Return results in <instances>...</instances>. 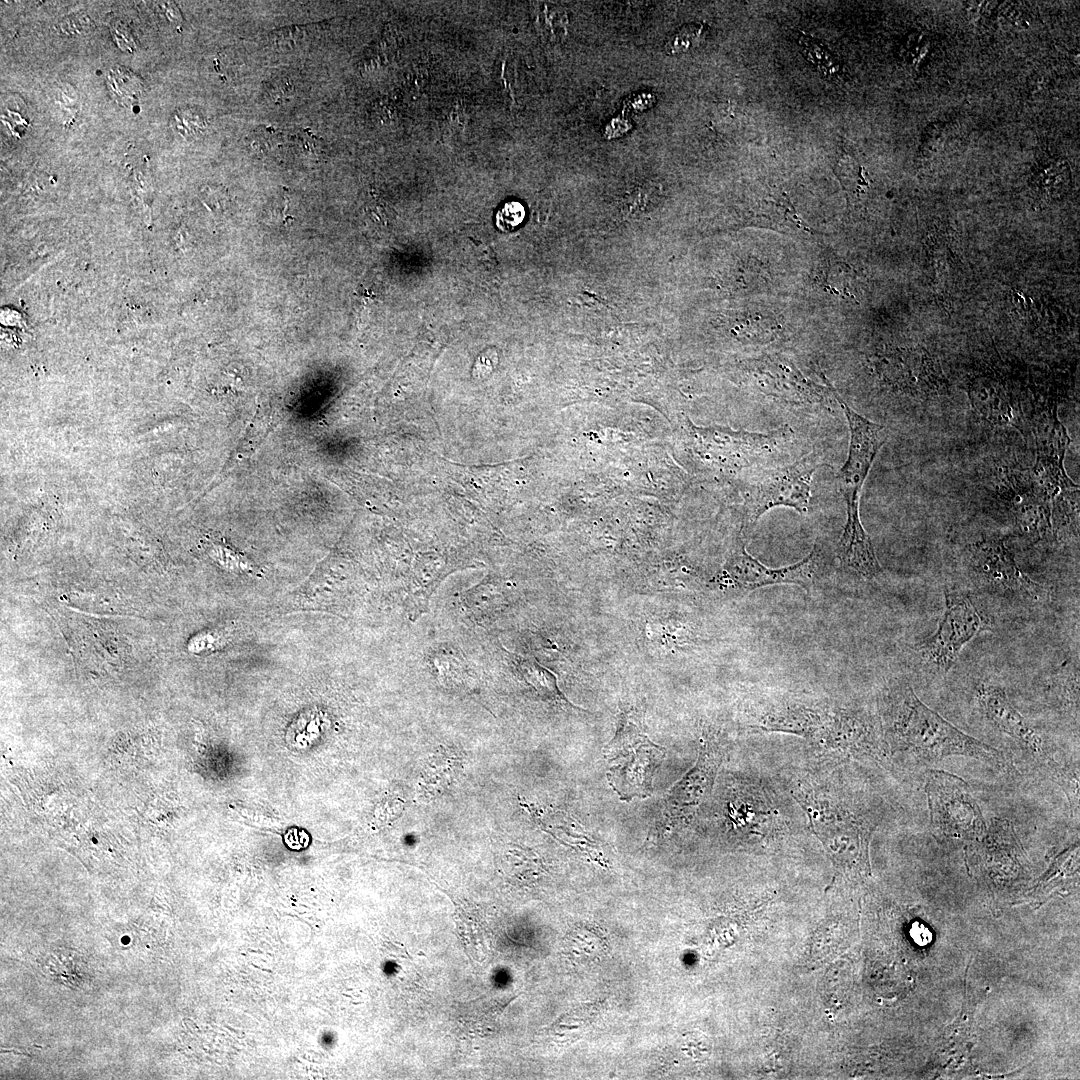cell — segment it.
<instances>
[{"label":"cell","mask_w":1080,"mask_h":1080,"mask_svg":"<svg viewBox=\"0 0 1080 1080\" xmlns=\"http://www.w3.org/2000/svg\"><path fill=\"white\" fill-rule=\"evenodd\" d=\"M1033 433L1036 460L1031 470V481L1051 499L1060 491L1077 488L1064 468L1070 437L1057 415L1056 405H1050L1037 413Z\"/></svg>","instance_id":"10"},{"label":"cell","mask_w":1080,"mask_h":1080,"mask_svg":"<svg viewBox=\"0 0 1080 1080\" xmlns=\"http://www.w3.org/2000/svg\"><path fill=\"white\" fill-rule=\"evenodd\" d=\"M793 797L833 866L844 875L867 874L874 826L840 800L815 790H797Z\"/></svg>","instance_id":"4"},{"label":"cell","mask_w":1080,"mask_h":1080,"mask_svg":"<svg viewBox=\"0 0 1080 1080\" xmlns=\"http://www.w3.org/2000/svg\"><path fill=\"white\" fill-rule=\"evenodd\" d=\"M1051 500L1032 481L1028 489L1016 491L1011 499V510L1014 522L1023 535L1033 541L1053 539Z\"/></svg>","instance_id":"15"},{"label":"cell","mask_w":1080,"mask_h":1080,"mask_svg":"<svg viewBox=\"0 0 1080 1080\" xmlns=\"http://www.w3.org/2000/svg\"><path fill=\"white\" fill-rule=\"evenodd\" d=\"M607 780L619 798L629 802L652 794L656 770L666 757V749L622 713L612 739L604 749Z\"/></svg>","instance_id":"5"},{"label":"cell","mask_w":1080,"mask_h":1080,"mask_svg":"<svg viewBox=\"0 0 1080 1080\" xmlns=\"http://www.w3.org/2000/svg\"><path fill=\"white\" fill-rule=\"evenodd\" d=\"M798 46L807 61L816 67L822 75L831 78L840 70V63L836 56L814 38L800 33Z\"/></svg>","instance_id":"20"},{"label":"cell","mask_w":1080,"mask_h":1080,"mask_svg":"<svg viewBox=\"0 0 1080 1080\" xmlns=\"http://www.w3.org/2000/svg\"><path fill=\"white\" fill-rule=\"evenodd\" d=\"M846 417L849 432L847 458L837 473V486L846 504V523L838 542L844 566L873 578L882 572L871 539L859 515L860 494L877 453L887 440L886 428L857 413L833 391Z\"/></svg>","instance_id":"3"},{"label":"cell","mask_w":1080,"mask_h":1080,"mask_svg":"<svg viewBox=\"0 0 1080 1080\" xmlns=\"http://www.w3.org/2000/svg\"><path fill=\"white\" fill-rule=\"evenodd\" d=\"M823 466L820 455L811 451L791 464L769 467L756 474L747 493V524L755 525L767 511L780 506L806 514L812 478Z\"/></svg>","instance_id":"6"},{"label":"cell","mask_w":1080,"mask_h":1080,"mask_svg":"<svg viewBox=\"0 0 1080 1080\" xmlns=\"http://www.w3.org/2000/svg\"><path fill=\"white\" fill-rule=\"evenodd\" d=\"M973 408L992 424H1012L1015 419L1013 404L1002 386L990 380L977 381L970 390Z\"/></svg>","instance_id":"16"},{"label":"cell","mask_w":1080,"mask_h":1080,"mask_svg":"<svg viewBox=\"0 0 1080 1080\" xmlns=\"http://www.w3.org/2000/svg\"><path fill=\"white\" fill-rule=\"evenodd\" d=\"M881 728L887 746L924 761L966 756L1002 766V753L962 732L930 709L908 684H896L882 699Z\"/></svg>","instance_id":"2"},{"label":"cell","mask_w":1080,"mask_h":1080,"mask_svg":"<svg viewBox=\"0 0 1080 1080\" xmlns=\"http://www.w3.org/2000/svg\"><path fill=\"white\" fill-rule=\"evenodd\" d=\"M750 727L798 735L837 757L880 759L886 754L880 722L864 711L816 700L786 698L767 702L752 712Z\"/></svg>","instance_id":"1"},{"label":"cell","mask_w":1080,"mask_h":1080,"mask_svg":"<svg viewBox=\"0 0 1080 1080\" xmlns=\"http://www.w3.org/2000/svg\"><path fill=\"white\" fill-rule=\"evenodd\" d=\"M544 829L557 837L562 842L577 848L579 851L591 856L593 859H603V848L585 828L568 815H553L546 820L541 819Z\"/></svg>","instance_id":"17"},{"label":"cell","mask_w":1080,"mask_h":1080,"mask_svg":"<svg viewBox=\"0 0 1080 1080\" xmlns=\"http://www.w3.org/2000/svg\"><path fill=\"white\" fill-rule=\"evenodd\" d=\"M989 629L970 598L959 592H945V610L937 629L919 644L924 660L947 672L962 648L979 632Z\"/></svg>","instance_id":"9"},{"label":"cell","mask_w":1080,"mask_h":1080,"mask_svg":"<svg viewBox=\"0 0 1080 1080\" xmlns=\"http://www.w3.org/2000/svg\"><path fill=\"white\" fill-rule=\"evenodd\" d=\"M977 701L986 718L999 730L1054 769L1061 768L1047 752L1042 737L1013 706L1003 688L993 684H983L977 690Z\"/></svg>","instance_id":"14"},{"label":"cell","mask_w":1080,"mask_h":1080,"mask_svg":"<svg viewBox=\"0 0 1080 1080\" xmlns=\"http://www.w3.org/2000/svg\"><path fill=\"white\" fill-rule=\"evenodd\" d=\"M524 217V209L517 202L506 203L497 214V225L503 229L518 225Z\"/></svg>","instance_id":"22"},{"label":"cell","mask_w":1080,"mask_h":1080,"mask_svg":"<svg viewBox=\"0 0 1080 1080\" xmlns=\"http://www.w3.org/2000/svg\"><path fill=\"white\" fill-rule=\"evenodd\" d=\"M934 831L957 840L982 838L987 825L969 785L960 777L941 770L926 773L924 787Z\"/></svg>","instance_id":"7"},{"label":"cell","mask_w":1080,"mask_h":1080,"mask_svg":"<svg viewBox=\"0 0 1080 1080\" xmlns=\"http://www.w3.org/2000/svg\"><path fill=\"white\" fill-rule=\"evenodd\" d=\"M747 372L762 393L786 406L827 407L831 403L827 390L806 379L792 363L781 357L754 359Z\"/></svg>","instance_id":"11"},{"label":"cell","mask_w":1080,"mask_h":1080,"mask_svg":"<svg viewBox=\"0 0 1080 1080\" xmlns=\"http://www.w3.org/2000/svg\"><path fill=\"white\" fill-rule=\"evenodd\" d=\"M516 662L524 679L540 694L571 704L559 691L556 678L551 672L529 659L518 657Z\"/></svg>","instance_id":"19"},{"label":"cell","mask_w":1080,"mask_h":1080,"mask_svg":"<svg viewBox=\"0 0 1080 1080\" xmlns=\"http://www.w3.org/2000/svg\"><path fill=\"white\" fill-rule=\"evenodd\" d=\"M724 757L721 744L705 739L695 764L669 790L651 836L665 837L688 824L712 791Z\"/></svg>","instance_id":"8"},{"label":"cell","mask_w":1080,"mask_h":1080,"mask_svg":"<svg viewBox=\"0 0 1080 1080\" xmlns=\"http://www.w3.org/2000/svg\"><path fill=\"white\" fill-rule=\"evenodd\" d=\"M969 566L983 584L1037 600L1041 587L1017 565L1002 536L983 538L968 548Z\"/></svg>","instance_id":"12"},{"label":"cell","mask_w":1080,"mask_h":1080,"mask_svg":"<svg viewBox=\"0 0 1080 1080\" xmlns=\"http://www.w3.org/2000/svg\"><path fill=\"white\" fill-rule=\"evenodd\" d=\"M819 548L792 565L771 568L751 556L744 544H738L729 557L725 570L732 583L744 589H757L776 584H794L809 588L817 574Z\"/></svg>","instance_id":"13"},{"label":"cell","mask_w":1080,"mask_h":1080,"mask_svg":"<svg viewBox=\"0 0 1080 1080\" xmlns=\"http://www.w3.org/2000/svg\"><path fill=\"white\" fill-rule=\"evenodd\" d=\"M1051 526L1053 539L1058 541L1078 538L1079 534V488L1058 492L1051 500Z\"/></svg>","instance_id":"18"},{"label":"cell","mask_w":1080,"mask_h":1080,"mask_svg":"<svg viewBox=\"0 0 1080 1080\" xmlns=\"http://www.w3.org/2000/svg\"><path fill=\"white\" fill-rule=\"evenodd\" d=\"M706 28L702 24L691 23L681 27L666 44L670 54H680L696 48L704 39Z\"/></svg>","instance_id":"21"}]
</instances>
